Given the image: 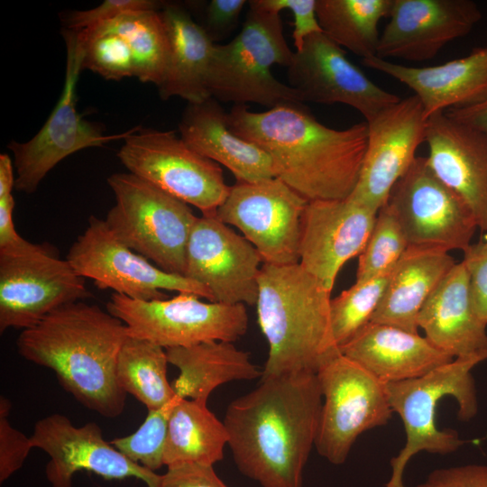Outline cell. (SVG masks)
<instances>
[{"label":"cell","mask_w":487,"mask_h":487,"mask_svg":"<svg viewBox=\"0 0 487 487\" xmlns=\"http://www.w3.org/2000/svg\"><path fill=\"white\" fill-rule=\"evenodd\" d=\"M322 398L317 373L303 372L262 377L233 400L223 422L238 470L262 487H302Z\"/></svg>","instance_id":"1"},{"label":"cell","mask_w":487,"mask_h":487,"mask_svg":"<svg viewBox=\"0 0 487 487\" xmlns=\"http://www.w3.org/2000/svg\"><path fill=\"white\" fill-rule=\"evenodd\" d=\"M228 125L267 152L276 178L308 201L345 199L357 184L367 147L366 122L333 129L304 103H288L263 112L234 105Z\"/></svg>","instance_id":"2"},{"label":"cell","mask_w":487,"mask_h":487,"mask_svg":"<svg viewBox=\"0 0 487 487\" xmlns=\"http://www.w3.org/2000/svg\"><path fill=\"white\" fill-rule=\"evenodd\" d=\"M125 325L85 301L62 306L16 340L25 360L52 370L63 389L81 405L107 418L120 416L126 393L118 386L116 363Z\"/></svg>","instance_id":"3"},{"label":"cell","mask_w":487,"mask_h":487,"mask_svg":"<svg viewBox=\"0 0 487 487\" xmlns=\"http://www.w3.org/2000/svg\"><path fill=\"white\" fill-rule=\"evenodd\" d=\"M258 284V324L269 345L262 377L317 373L341 353L331 327V291L299 263H262Z\"/></svg>","instance_id":"4"},{"label":"cell","mask_w":487,"mask_h":487,"mask_svg":"<svg viewBox=\"0 0 487 487\" xmlns=\"http://www.w3.org/2000/svg\"><path fill=\"white\" fill-rule=\"evenodd\" d=\"M240 32L229 42L215 44L207 89L219 102L255 103L270 108L302 103L294 88L278 80L273 65L289 67L292 51L284 37L280 14L248 1Z\"/></svg>","instance_id":"5"},{"label":"cell","mask_w":487,"mask_h":487,"mask_svg":"<svg viewBox=\"0 0 487 487\" xmlns=\"http://www.w3.org/2000/svg\"><path fill=\"white\" fill-rule=\"evenodd\" d=\"M485 360L487 353L457 357L422 377L385 383L391 407L400 415L407 438L391 460L392 473L385 487H406L405 467L418 452L447 455L465 443L455 430L436 427V405L443 397L451 396L458 404L459 419L474 418L478 401L472 370Z\"/></svg>","instance_id":"6"},{"label":"cell","mask_w":487,"mask_h":487,"mask_svg":"<svg viewBox=\"0 0 487 487\" xmlns=\"http://www.w3.org/2000/svg\"><path fill=\"white\" fill-rule=\"evenodd\" d=\"M115 203L104 219L114 235L160 269L184 276L197 219L189 205L130 173L107 178Z\"/></svg>","instance_id":"7"},{"label":"cell","mask_w":487,"mask_h":487,"mask_svg":"<svg viewBox=\"0 0 487 487\" xmlns=\"http://www.w3.org/2000/svg\"><path fill=\"white\" fill-rule=\"evenodd\" d=\"M106 310L125 325L129 337L164 349L209 341L234 343L248 327L245 305L204 302L192 293L151 301L112 293Z\"/></svg>","instance_id":"8"},{"label":"cell","mask_w":487,"mask_h":487,"mask_svg":"<svg viewBox=\"0 0 487 487\" xmlns=\"http://www.w3.org/2000/svg\"><path fill=\"white\" fill-rule=\"evenodd\" d=\"M117 157L128 172L202 215H216L230 190L220 165L197 152L174 131L135 127L124 139Z\"/></svg>","instance_id":"9"},{"label":"cell","mask_w":487,"mask_h":487,"mask_svg":"<svg viewBox=\"0 0 487 487\" xmlns=\"http://www.w3.org/2000/svg\"><path fill=\"white\" fill-rule=\"evenodd\" d=\"M324 402L315 446L333 464H344L357 437L391 419L385 383L341 353L317 372Z\"/></svg>","instance_id":"10"},{"label":"cell","mask_w":487,"mask_h":487,"mask_svg":"<svg viewBox=\"0 0 487 487\" xmlns=\"http://www.w3.org/2000/svg\"><path fill=\"white\" fill-rule=\"evenodd\" d=\"M67 61L62 94L41 130L29 141H11L16 170L14 188L35 192L45 176L63 159L90 147L124 139L135 127L121 133L104 134L97 124L83 119L76 108V87L82 69L83 47L76 31L63 29Z\"/></svg>","instance_id":"11"},{"label":"cell","mask_w":487,"mask_h":487,"mask_svg":"<svg viewBox=\"0 0 487 487\" xmlns=\"http://www.w3.org/2000/svg\"><path fill=\"white\" fill-rule=\"evenodd\" d=\"M92 295L67 259L48 243L0 254V332L33 326L55 309Z\"/></svg>","instance_id":"12"},{"label":"cell","mask_w":487,"mask_h":487,"mask_svg":"<svg viewBox=\"0 0 487 487\" xmlns=\"http://www.w3.org/2000/svg\"><path fill=\"white\" fill-rule=\"evenodd\" d=\"M67 261L101 289L137 300L167 299L164 290L192 293L213 302L211 292L185 276L169 273L136 253L110 231L104 219L88 218L85 231L70 246Z\"/></svg>","instance_id":"13"},{"label":"cell","mask_w":487,"mask_h":487,"mask_svg":"<svg viewBox=\"0 0 487 487\" xmlns=\"http://www.w3.org/2000/svg\"><path fill=\"white\" fill-rule=\"evenodd\" d=\"M308 200L278 178L237 182L216 216L234 226L254 246L263 263H299L301 218Z\"/></svg>","instance_id":"14"},{"label":"cell","mask_w":487,"mask_h":487,"mask_svg":"<svg viewBox=\"0 0 487 487\" xmlns=\"http://www.w3.org/2000/svg\"><path fill=\"white\" fill-rule=\"evenodd\" d=\"M386 203L398 217L409 246L464 252L478 228L470 208L436 177L427 157L415 159Z\"/></svg>","instance_id":"15"},{"label":"cell","mask_w":487,"mask_h":487,"mask_svg":"<svg viewBox=\"0 0 487 487\" xmlns=\"http://www.w3.org/2000/svg\"><path fill=\"white\" fill-rule=\"evenodd\" d=\"M261 263L254 246L216 215L197 217L186 248L184 276L206 287L213 302L256 305Z\"/></svg>","instance_id":"16"},{"label":"cell","mask_w":487,"mask_h":487,"mask_svg":"<svg viewBox=\"0 0 487 487\" xmlns=\"http://www.w3.org/2000/svg\"><path fill=\"white\" fill-rule=\"evenodd\" d=\"M287 69L289 86L302 103L343 104L365 121L400 99L372 81L324 32L305 39Z\"/></svg>","instance_id":"17"},{"label":"cell","mask_w":487,"mask_h":487,"mask_svg":"<svg viewBox=\"0 0 487 487\" xmlns=\"http://www.w3.org/2000/svg\"><path fill=\"white\" fill-rule=\"evenodd\" d=\"M365 122L367 147L357 184L349 198L378 212L418 157L416 152L425 142L427 116L413 94Z\"/></svg>","instance_id":"18"},{"label":"cell","mask_w":487,"mask_h":487,"mask_svg":"<svg viewBox=\"0 0 487 487\" xmlns=\"http://www.w3.org/2000/svg\"><path fill=\"white\" fill-rule=\"evenodd\" d=\"M30 438L33 448L50 456L45 475L51 487H72L73 475L79 471L106 480L136 478L148 487H160L161 475L129 460L104 439L95 422L76 427L55 413L37 421Z\"/></svg>","instance_id":"19"},{"label":"cell","mask_w":487,"mask_h":487,"mask_svg":"<svg viewBox=\"0 0 487 487\" xmlns=\"http://www.w3.org/2000/svg\"><path fill=\"white\" fill-rule=\"evenodd\" d=\"M377 213L349 197L308 201L301 218L300 266L332 291L341 268L364 249Z\"/></svg>","instance_id":"20"},{"label":"cell","mask_w":487,"mask_h":487,"mask_svg":"<svg viewBox=\"0 0 487 487\" xmlns=\"http://www.w3.org/2000/svg\"><path fill=\"white\" fill-rule=\"evenodd\" d=\"M376 57L424 61L462 38L482 19L471 0H392Z\"/></svg>","instance_id":"21"},{"label":"cell","mask_w":487,"mask_h":487,"mask_svg":"<svg viewBox=\"0 0 487 487\" xmlns=\"http://www.w3.org/2000/svg\"><path fill=\"white\" fill-rule=\"evenodd\" d=\"M427 161L436 177L472 211L487 231V133L437 112L427 117Z\"/></svg>","instance_id":"22"},{"label":"cell","mask_w":487,"mask_h":487,"mask_svg":"<svg viewBox=\"0 0 487 487\" xmlns=\"http://www.w3.org/2000/svg\"><path fill=\"white\" fill-rule=\"evenodd\" d=\"M362 64L398 80L420 100L427 116L487 99V46L467 56L429 67H410L376 56Z\"/></svg>","instance_id":"23"},{"label":"cell","mask_w":487,"mask_h":487,"mask_svg":"<svg viewBox=\"0 0 487 487\" xmlns=\"http://www.w3.org/2000/svg\"><path fill=\"white\" fill-rule=\"evenodd\" d=\"M340 352L383 383L422 377L455 359L418 333L371 321Z\"/></svg>","instance_id":"24"},{"label":"cell","mask_w":487,"mask_h":487,"mask_svg":"<svg viewBox=\"0 0 487 487\" xmlns=\"http://www.w3.org/2000/svg\"><path fill=\"white\" fill-rule=\"evenodd\" d=\"M179 130L186 143L228 169L237 182L276 178L269 154L230 129L228 113L212 96L199 103H188Z\"/></svg>","instance_id":"25"},{"label":"cell","mask_w":487,"mask_h":487,"mask_svg":"<svg viewBox=\"0 0 487 487\" xmlns=\"http://www.w3.org/2000/svg\"><path fill=\"white\" fill-rule=\"evenodd\" d=\"M417 322L431 344L454 358L487 353V326L473 309L463 261L440 281Z\"/></svg>","instance_id":"26"},{"label":"cell","mask_w":487,"mask_h":487,"mask_svg":"<svg viewBox=\"0 0 487 487\" xmlns=\"http://www.w3.org/2000/svg\"><path fill=\"white\" fill-rule=\"evenodd\" d=\"M455 264L445 250L409 246L391 270L371 322L418 333V316L423 305Z\"/></svg>","instance_id":"27"},{"label":"cell","mask_w":487,"mask_h":487,"mask_svg":"<svg viewBox=\"0 0 487 487\" xmlns=\"http://www.w3.org/2000/svg\"><path fill=\"white\" fill-rule=\"evenodd\" d=\"M168 33L170 54L165 78L158 87L161 99L179 96L188 103L210 97L207 80L215 43L190 13L179 4L161 10Z\"/></svg>","instance_id":"28"},{"label":"cell","mask_w":487,"mask_h":487,"mask_svg":"<svg viewBox=\"0 0 487 487\" xmlns=\"http://www.w3.org/2000/svg\"><path fill=\"white\" fill-rule=\"evenodd\" d=\"M165 350L169 363L179 370V377L171 384L179 399L207 404L218 386L262 375L249 353L238 349L232 342L209 341Z\"/></svg>","instance_id":"29"},{"label":"cell","mask_w":487,"mask_h":487,"mask_svg":"<svg viewBox=\"0 0 487 487\" xmlns=\"http://www.w3.org/2000/svg\"><path fill=\"white\" fill-rule=\"evenodd\" d=\"M228 433L223 421L207 404L192 400H176L169 418L163 464L213 465L224 457Z\"/></svg>","instance_id":"30"},{"label":"cell","mask_w":487,"mask_h":487,"mask_svg":"<svg viewBox=\"0 0 487 487\" xmlns=\"http://www.w3.org/2000/svg\"><path fill=\"white\" fill-rule=\"evenodd\" d=\"M392 0H317L323 32L340 47L363 59L377 55L380 21Z\"/></svg>","instance_id":"31"},{"label":"cell","mask_w":487,"mask_h":487,"mask_svg":"<svg viewBox=\"0 0 487 487\" xmlns=\"http://www.w3.org/2000/svg\"><path fill=\"white\" fill-rule=\"evenodd\" d=\"M166 350L152 342L127 337L116 363L118 386L148 410L160 409L176 397L167 379Z\"/></svg>","instance_id":"32"},{"label":"cell","mask_w":487,"mask_h":487,"mask_svg":"<svg viewBox=\"0 0 487 487\" xmlns=\"http://www.w3.org/2000/svg\"><path fill=\"white\" fill-rule=\"evenodd\" d=\"M94 26L114 32L128 43L134 63V77L159 87L166 75L170 44L160 11L127 14Z\"/></svg>","instance_id":"33"},{"label":"cell","mask_w":487,"mask_h":487,"mask_svg":"<svg viewBox=\"0 0 487 487\" xmlns=\"http://www.w3.org/2000/svg\"><path fill=\"white\" fill-rule=\"evenodd\" d=\"M391 272V270L372 278L355 280L349 289L331 299V327L339 349L371 321L381 300Z\"/></svg>","instance_id":"34"},{"label":"cell","mask_w":487,"mask_h":487,"mask_svg":"<svg viewBox=\"0 0 487 487\" xmlns=\"http://www.w3.org/2000/svg\"><path fill=\"white\" fill-rule=\"evenodd\" d=\"M409 246L398 217L386 203L378 211L372 231L359 255L356 280L390 271Z\"/></svg>","instance_id":"35"},{"label":"cell","mask_w":487,"mask_h":487,"mask_svg":"<svg viewBox=\"0 0 487 487\" xmlns=\"http://www.w3.org/2000/svg\"><path fill=\"white\" fill-rule=\"evenodd\" d=\"M76 32L83 47V69L111 80L134 77L133 54L122 36L99 26Z\"/></svg>","instance_id":"36"},{"label":"cell","mask_w":487,"mask_h":487,"mask_svg":"<svg viewBox=\"0 0 487 487\" xmlns=\"http://www.w3.org/2000/svg\"><path fill=\"white\" fill-rule=\"evenodd\" d=\"M178 396L165 406L148 410L143 423L133 434L112 439L110 444L132 462L152 472L163 464L168 424Z\"/></svg>","instance_id":"37"},{"label":"cell","mask_w":487,"mask_h":487,"mask_svg":"<svg viewBox=\"0 0 487 487\" xmlns=\"http://www.w3.org/2000/svg\"><path fill=\"white\" fill-rule=\"evenodd\" d=\"M166 4L156 0H106L95 8L72 11L62 16L64 29L80 31L127 14L160 11Z\"/></svg>","instance_id":"38"},{"label":"cell","mask_w":487,"mask_h":487,"mask_svg":"<svg viewBox=\"0 0 487 487\" xmlns=\"http://www.w3.org/2000/svg\"><path fill=\"white\" fill-rule=\"evenodd\" d=\"M11 402L0 397V482L3 483L24 464L33 448L31 438L8 421Z\"/></svg>","instance_id":"39"},{"label":"cell","mask_w":487,"mask_h":487,"mask_svg":"<svg viewBox=\"0 0 487 487\" xmlns=\"http://www.w3.org/2000/svg\"><path fill=\"white\" fill-rule=\"evenodd\" d=\"M248 3L245 0H211L208 2H198L201 6L196 10H200V23H198L208 38L217 44L225 40L236 29L240 15L244 5Z\"/></svg>","instance_id":"40"},{"label":"cell","mask_w":487,"mask_h":487,"mask_svg":"<svg viewBox=\"0 0 487 487\" xmlns=\"http://www.w3.org/2000/svg\"><path fill=\"white\" fill-rule=\"evenodd\" d=\"M472 303L479 319L487 326V242L481 239L464 252Z\"/></svg>","instance_id":"41"},{"label":"cell","mask_w":487,"mask_h":487,"mask_svg":"<svg viewBox=\"0 0 487 487\" xmlns=\"http://www.w3.org/2000/svg\"><path fill=\"white\" fill-rule=\"evenodd\" d=\"M255 3L280 14L284 9L290 11L294 18L292 38L296 51L301 49L305 39L323 32L317 14V0H255Z\"/></svg>","instance_id":"42"},{"label":"cell","mask_w":487,"mask_h":487,"mask_svg":"<svg viewBox=\"0 0 487 487\" xmlns=\"http://www.w3.org/2000/svg\"><path fill=\"white\" fill-rule=\"evenodd\" d=\"M160 487H228L213 465L183 464L168 467Z\"/></svg>","instance_id":"43"},{"label":"cell","mask_w":487,"mask_h":487,"mask_svg":"<svg viewBox=\"0 0 487 487\" xmlns=\"http://www.w3.org/2000/svg\"><path fill=\"white\" fill-rule=\"evenodd\" d=\"M416 487H487V466L469 464L437 469Z\"/></svg>","instance_id":"44"},{"label":"cell","mask_w":487,"mask_h":487,"mask_svg":"<svg viewBox=\"0 0 487 487\" xmlns=\"http://www.w3.org/2000/svg\"><path fill=\"white\" fill-rule=\"evenodd\" d=\"M13 195L0 198V254H11L28 249L32 243L16 232L13 219Z\"/></svg>","instance_id":"45"},{"label":"cell","mask_w":487,"mask_h":487,"mask_svg":"<svg viewBox=\"0 0 487 487\" xmlns=\"http://www.w3.org/2000/svg\"><path fill=\"white\" fill-rule=\"evenodd\" d=\"M453 119L487 133V99L463 108L446 111Z\"/></svg>","instance_id":"46"},{"label":"cell","mask_w":487,"mask_h":487,"mask_svg":"<svg viewBox=\"0 0 487 487\" xmlns=\"http://www.w3.org/2000/svg\"><path fill=\"white\" fill-rule=\"evenodd\" d=\"M15 185L14 177L13 162L6 153L0 154V198L12 194Z\"/></svg>","instance_id":"47"},{"label":"cell","mask_w":487,"mask_h":487,"mask_svg":"<svg viewBox=\"0 0 487 487\" xmlns=\"http://www.w3.org/2000/svg\"><path fill=\"white\" fill-rule=\"evenodd\" d=\"M482 240H484L485 242H487V231L485 232L483 237L482 238Z\"/></svg>","instance_id":"48"}]
</instances>
